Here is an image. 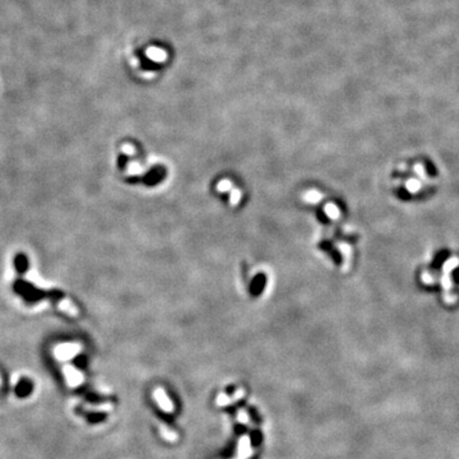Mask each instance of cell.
<instances>
[{"mask_svg":"<svg viewBox=\"0 0 459 459\" xmlns=\"http://www.w3.org/2000/svg\"><path fill=\"white\" fill-rule=\"evenodd\" d=\"M171 48L166 42L149 41L134 50V58L138 62V70L140 74L154 78L166 70L172 62Z\"/></svg>","mask_w":459,"mask_h":459,"instance_id":"6da1fadb","label":"cell"},{"mask_svg":"<svg viewBox=\"0 0 459 459\" xmlns=\"http://www.w3.org/2000/svg\"><path fill=\"white\" fill-rule=\"evenodd\" d=\"M160 433H161V436H162V438L165 439V440H167V442H170V443L176 442V440H178V438H179L178 434H176L175 431L170 430V427L166 426V425H161V426H160Z\"/></svg>","mask_w":459,"mask_h":459,"instance_id":"52a82bcc","label":"cell"},{"mask_svg":"<svg viewBox=\"0 0 459 459\" xmlns=\"http://www.w3.org/2000/svg\"><path fill=\"white\" fill-rule=\"evenodd\" d=\"M426 170H427V172H429L430 175L435 176V169H434V166L431 165V163H430V165H427V163H426ZM429 174H427V175H429Z\"/></svg>","mask_w":459,"mask_h":459,"instance_id":"7c38bea8","label":"cell"},{"mask_svg":"<svg viewBox=\"0 0 459 459\" xmlns=\"http://www.w3.org/2000/svg\"><path fill=\"white\" fill-rule=\"evenodd\" d=\"M153 395H154L156 402L158 403V406H160V408L162 409L163 412H166V413H172V412L175 411V407H174L172 402L169 399V397H167L166 392L163 391V389L157 388L156 391H154Z\"/></svg>","mask_w":459,"mask_h":459,"instance_id":"277c9868","label":"cell"},{"mask_svg":"<svg viewBox=\"0 0 459 459\" xmlns=\"http://www.w3.org/2000/svg\"><path fill=\"white\" fill-rule=\"evenodd\" d=\"M452 279L456 284H459V267L456 268V269L452 272Z\"/></svg>","mask_w":459,"mask_h":459,"instance_id":"8fae6325","label":"cell"},{"mask_svg":"<svg viewBox=\"0 0 459 459\" xmlns=\"http://www.w3.org/2000/svg\"><path fill=\"white\" fill-rule=\"evenodd\" d=\"M244 284L248 283L246 291L252 296H262L267 291L268 274L261 267H254L244 270Z\"/></svg>","mask_w":459,"mask_h":459,"instance_id":"3957f363","label":"cell"},{"mask_svg":"<svg viewBox=\"0 0 459 459\" xmlns=\"http://www.w3.org/2000/svg\"><path fill=\"white\" fill-rule=\"evenodd\" d=\"M244 395H245V391H244V389H237L236 393H234L231 395V402L234 403L237 402V400H240Z\"/></svg>","mask_w":459,"mask_h":459,"instance_id":"30bf717a","label":"cell"},{"mask_svg":"<svg viewBox=\"0 0 459 459\" xmlns=\"http://www.w3.org/2000/svg\"><path fill=\"white\" fill-rule=\"evenodd\" d=\"M213 193L225 203L226 207L236 209L245 199V190L240 183L231 176H222L213 183Z\"/></svg>","mask_w":459,"mask_h":459,"instance_id":"7a4b0ae2","label":"cell"},{"mask_svg":"<svg viewBox=\"0 0 459 459\" xmlns=\"http://www.w3.org/2000/svg\"><path fill=\"white\" fill-rule=\"evenodd\" d=\"M68 369L70 370V373H69V371L66 370V369L64 370V373H66V380H68L69 385L74 387V385H78V384H80V383L83 382V378H82V375H80V374L78 373V371H75L74 369H71L70 366H68Z\"/></svg>","mask_w":459,"mask_h":459,"instance_id":"8992f818","label":"cell"},{"mask_svg":"<svg viewBox=\"0 0 459 459\" xmlns=\"http://www.w3.org/2000/svg\"><path fill=\"white\" fill-rule=\"evenodd\" d=\"M448 257H449V254H448L447 252H443L436 255L435 258H434L433 263H431V265H430V273H431V274H438V273H440V270H442L443 268V264L447 261Z\"/></svg>","mask_w":459,"mask_h":459,"instance_id":"5b68a950","label":"cell"},{"mask_svg":"<svg viewBox=\"0 0 459 459\" xmlns=\"http://www.w3.org/2000/svg\"><path fill=\"white\" fill-rule=\"evenodd\" d=\"M216 403H217V406H228V404H231L232 403L231 397H228V395H226V394L221 393L218 397H217Z\"/></svg>","mask_w":459,"mask_h":459,"instance_id":"ba28073f","label":"cell"},{"mask_svg":"<svg viewBox=\"0 0 459 459\" xmlns=\"http://www.w3.org/2000/svg\"><path fill=\"white\" fill-rule=\"evenodd\" d=\"M237 420H239V422H241V424L244 425L250 424L249 415H248V412L244 411V409H240V411L237 412Z\"/></svg>","mask_w":459,"mask_h":459,"instance_id":"9c48e42d","label":"cell"}]
</instances>
